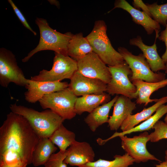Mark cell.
<instances>
[{"instance_id": "1", "label": "cell", "mask_w": 167, "mask_h": 167, "mask_svg": "<svg viewBox=\"0 0 167 167\" xmlns=\"http://www.w3.org/2000/svg\"><path fill=\"white\" fill-rule=\"evenodd\" d=\"M40 138L24 117L11 112L0 128V155L32 164L33 153Z\"/></svg>"}, {"instance_id": "2", "label": "cell", "mask_w": 167, "mask_h": 167, "mask_svg": "<svg viewBox=\"0 0 167 167\" xmlns=\"http://www.w3.org/2000/svg\"><path fill=\"white\" fill-rule=\"evenodd\" d=\"M10 108L12 112L24 117L40 138H49L64 121L50 109L39 112L16 103L11 105Z\"/></svg>"}, {"instance_id": "3", "label": "cell", "mask_w": 167, "mask_h": 167, "mask_svg": "<svg viewBox=\"0 0 167 167\" xmlns=\"http://www.w3.org/2000/svg\"><path fill=\"white\" fill-rule=\"evenodd\" d=\"M40 32V39L36 47L22 59L24 62H28L35 54L45 50H51L65 55L67 54V46L73 35L70 32L61 33L51 28L47 20L37 18L35 20Z\"/></svg>"}, {"instance_id": "4", "label": "cell", "mask_w": 167, "mask_h": 167, "mask_svg": "<svg viewBox=\"0 0 167 167\" xmlns=\"http://www.w3.org/2000/svg\"><path fill=\"white\" fill-rule=\"evenodd\" d=\"M107 26L104 21H95L91 32L86 37L92 49L108 66H114L125 62L120 53L112 46L107 35Z\"/></svg>"}, {"instance_id": "5", "label": "cell", "mask_w": 167, "mask_h": 167, "mask_svg": "<svg viewBox=\"0 0 167 167\" xmlns=\"http://www.w3.org/2000/svg\"><path fill=\"white\" fill-rule=\"evenodd\" d=\"M77 98L68 87L45 95L39 101L43 109H50L65 120H70L77 114L75 105Z\"/></svg>"}, {"instance_id": "6", "label": "cell", "mask_w": 167, "mask_h": 167, "mask_svg": "<svg viewBox=\"0 0 167 167\" xmlns=\"http://www.w3.org/2000/svg\"><path fill=\"white\" fill-rule=\"evenodd\" d=\"M108 67L111 77L107 84L106 92L108 94L112 96L120 94L131 99H137V89L128 77L132 73L127 63L125 61L119 65L108 66Z\"/></svg>"}, {"instance_id": "7", "label": "cell", "mask_w": 167, "mask_h": 167, "mask_svg": "<svg viewBox=\"0 0 167 167\" xmlns=\"http://www.w3.org/2000/svg\"><path fill=\"white\" fill-rule=\"evenodd\" d=\"M118 51L130 67L131 71L130 80L140 79L147 82L154 83L166 79L165 74L163 72H154L151 70L149 64L143 54H133L127 49L120 47Z\"/></svg>"}, {"instance_id": "8", "label": "cell", "mask_w": 167, "mask_h": 167, "mask_svg": "<svg viewBox=\"0 0 167 167\" xmlns=\"http://www.w3.org/2000/svg\"><path fill=\"white\" fill-rule=\"evenodd\" d=\"M78 70L77 62L68 55L55 53L52 68L43 69L38 75L31 77L30 79L38 81H61L71 79Z\"/></svg>"}, {"instance_id": "9", "label": "cell", "mask_w": 167, "mask_h": 167, "mask_svg": "<svg viewBox=\"0 0 167 167\" xmlns=\"http://www.w3.org/2000/svg\"><path fill=\"white\" fill-rule=\"evenodd\" d=\"M28 79L18 66L14 54L5 48L0 49V84L7 88L11 83L20 86H25Z\"/></svg>"}, {"instance_id": "10", "label": "cell", "mask_w": 167, "mask_h": 167, "mask_svg": "<svg viewBox=\"0 0 167 167\" xmlns=\"http://www.w3.org/2000/svg\"><path fill=\"white\" fill-rule=\"evenodd\" d=\"M121 140V147L128 155L133 158L135 162H145L149 160L161 162L160 160L148 151L147 143L150 140L149 134L146 131L132 138L125 135L119 136Z\"/></svg>"}, {"instance_id": "11", "label": "cell", "mask_w": 167, "mask_h": 167, "mask_svg": "<svg viewBox=\"0 0 167 167\" xmlns=\"http://www.w3.org/2000/svg\"><path fill=\"white\" fill-rule=\"evenodd\" d=\"M77 71L86 76L98 79L106 84L111 77L108 66L94 52L77 61Z\"/></svg>"}, {"instance_id": "12", "label": "cell", "mask_w": 167, "mask_h": 167, "mask_svg": "<svg viewBox=\"0 0 167 167\" xmlns=\"http://www.w3.org/2000/svg\"><path fill=\"white\" fill-rule=\"evenodd\" d=\"M107 87L101 80L86 76L77 71L70 79L69 86L77 96L101 94L106 91Z\"/></svg>"}, {"instance_id": "13", "label": "cell", "mask_w": 167, "mask_h": 167, "mask_svg": "<svg viewBox=\"0 0 167 167\" xmlns=\"http://www.w3.org/2000/svg\"><path fill=\"white\" fill-rule=\"evenodd\" d=\"M66 82L38 81L28 79L25 86L27 91L24 93L25 100L31 103H35L45 95L59 91L69 87Z\"/></svg>"}, {"instance_id": "14", "label": "cell", "mask_w": 167, "mask_h": 167, "mask_svg": "<svg viewBox=\"0 0 167 167\" xmlns=\"http://www.w3.org/2000/svg\"><path fill=\"white\" fill-rule=\"evenodd\" d=\"M116 8H120L129 13L133 21L135 23L142 26L148 34H151L155 31L156 38L158 37L161 29L160 25L146 14L134 8L125 0H116L114 7L108 13Z\"/></svg>"}, {"instance_id": "15", "label": "cell", "mask_w": 167, "mask_h": 167, "mask_svg": "<svg viewBox=\"0 0 167 167\" xmlns=\"http://www.w3.org/2000/svg\"><path fill=\"white\" fill-rule=\"evenodd\" d=\"M67 150V155L64 160L66 164L79 167L94 161L95 152L87 142L75 140Z\"/></svg>"}, {"instance_id": "16", "label": "cell", "mask_w": 167, "mask_h": 167, "mask_svg": "<svg viewBox=\"0 0 167 167\" xmlns=\"http://www.w3.org/2000/svg\"><path fill=\"white\" fill-rule=\"evenodd\" d=\"M136 103L126 96H119L113 105L112 115L109 119L108 126L111 131H117L128 116L136 108Z\"/></svg>"}, {"instance_id": "17", "label": "cell", "mask_w": 167, "mask_h": 167, "mask_svg": "<svg viewBox=\"0 0 167 167\" xmlns=\"http://www.w3.org/2000/svg\"><path fill=\"white\" fill-rule=\"evenodd\" d=\"M156 39L154 44L151 46L145 45L139 36L131 39L129 41L130 45L138 47L142 51L151 70L154 72L160 70L165 71L166 69L165 64L157 52Z\"/></svg>"}, {"instance_id": "18", "label": "cell", "mask_w": 167, "mask_h": 167, "mask_svg": "<svg viewBox=\"0 0 167 167\" xmlns=\"http://www.w3.org/2000/svg\"><path fill=\"white\" fill-rule=\"evenodd\" d=\"M131 81L137 89L138 96L136 101V103L139 105L144 104L146 106L150 103L156 102L158 101V99L150 98L153 92L167 86V78L154 83L147 82L138 79Z\"/></svg>"}, {"instance_id": "19", "label": "cell", "mask_w": 167, "mask_h": 167, "mask_svg": "<svg viewBox=\"0 0 167 167\" xmlns=\"http://www.w3.org/2000/svg\"><path fill=\"white\" fill-rule=\"evenodd\" d=\"M118 96L116 95L109 102L97 107L84 118L85 122L92 131H95L99 126L108 122L110 111Z\"/></svg>"}, {"instance_id": "20", "label": "cell", "mask_w": 167, "mask_h": 167, "mask_svg": "<svg viewBox=\"0 0 167 167\" xmlns=\"http://www.w3.org/2000/svg\"><path fill=\"white\" fill-rule=\"evenodd\" d=\"M111 96L105 92L99 95L90 94L77 97L75 109L76 114L81 115L84 112L91 113L99 106L110 101Z\"/></svg>"}, {"instance_id": "21", "label": "cell", "mask_w": 167, "mask_h": 167, "mask_svg": "<svg viewBox=\"0 0 167 167\" xmlns=\"http://www.w3.org/2000/svg\"><path fill=\"white\" fill-rule=\"evenodd\" d=\"M167 103V96L158 99L154 105L148 108H144L140 112L129 115L120 127L122 132L129 131L136 126L141 122L146 120L152 116L159 106Z\"/></svg>"}, {"instance_id": "22", "label": "cell", "mask_w": 167, "mask_h": 167, "mask_svg": "<svg viewBox=\"0 0 167 167\" xmlns=\"http://www.w3.org/2000/svg\"><path fill=\"white\" fill-rule=\"evenodd\" d=\"M93 52L86 37L82 33L73 35L67 46L68 55L76 61Z\"/></svg>"}, {"instance_id": "23", "label": "cell", "mask_w": 167, "mask_h": 167, "mask_svg": "<svg viewBox=\"0 0 167 167\" xmlns=\"http://www.w3.org/2000/svg\"><path fill=\"white\" fill-rule=\"evenodd\" d=\"M57 150L49 138H40L33 153L32 164L35 167L44 165Z\"/></svg>"}, {"instance_id": "24", "label": "cell", "mask_w": 167, "mask_h": 167, "mask_svg": "<svg viewBox=\"0 0 167 167\" xmlns=\"http://www.w3.org/2000/svg\"><path fill=\"white\" fill-rule=\"evenodd\" d=\"M155 112L154 114L138 126L125 132H116L109 138L104 140V142L105 143L109 140L117 136L125 135L132 132L145 131L152 129L156 122L164 115L167 113V103L165 105L163 104L159 106Z\"/></svg>"}, {"instance_id": "25", "label": "cell", "mask_w": 167, "mask_h": 167, "mask_svg": "<svg viewBox=\"0 0 167 167\" xmlns=\"http://www.w3.org/2000/svg\"><path fill=\"white\" fill-rule=\"evenodd\" d=\"M52 142L60 151H65L76 140L75 135L61 125L49 138Z\"/></svg>"}, {"instance_id": "26", "label": "cell", "mask_w": 167, "mask_h": 167, "mask_svg": "<svg viewBox=\"0 0 167 167\" xmlns=\"http://www.w3.org/2000/svg\"><path fill=\"white\" fill-rule=\"evenodd\" d=\"M112 161L99 159L78 167H129L135 162V160L126 153L122 155H116Z\"/></svg>"}, {"instance_id": "27", "label": "cell", "mask_w": 167, "mask_h": 167, "mask_svg": "<svg viewBox=\"0 0 167 167\" xmlns=\"http://www.w3.org/2000/svg\"><path fill=\"white\" fill-rule=\"evenodd\" d=\"M152 19L165 27L167 24V3L158 5L157 2L150 4L146 3Z\"/></svg>"}, {"instance_id": "28", "label": "cell", "mask_w": 167, "mask_h": 167, "mask_svg": "<svg viewBox=\"0 0 167 167\" xmlns=\"http://www.w3.org/2000/svg\"><path fill=\"white\" fill-rule=\"evenodd\" d=\"M154 131L149 134L150 141L156 142L163 139H167V124L159 120L153 126Z\"/></svg>"}, {"instance_id": "29", "label": "cell", "mask_w": 167, "mask_h": 167, "mask_svg": "<svg viewBox=\"0 0 167 167\" xmlns=\"http://www.w3.org/2000/svg\"><path fill=\"white\" fill-rule=\"evenodd\" d=\"M67 154V150H60L57 153L53 154L44 164L45 167H67V164L64 162Z\"/></svg>"}, {"instance_id": "30", "label": "cell", "mask_w": 167, "mask_h": 167, "mask_svg": "<svg viewBox=\"0 0 167 167\" xmlns=\"http://www.w3.org/2000/svg\"><path fill=\"white\" fill-rule=\"evenodd\" d=\"M8 1L11 5L15 14L23 25L26 28L32 32L35 36L36 35L37 33L36 32L34 31L30 27L24 15L12 1V0H8Z\"/></svg>"}, {"instance_id": "31", "label": "cell", "mask_w": 167, "mask_h": 167, "mask_svg": "<svg viewBox=\"0 0 167 167\" xmlns=\"http://www.w3.org/2000/svg\"><path fill=\"white\" fill-rule=\"evenodd\" d=\"M158 38L165 43L166 46L165 52L162 55L161 58L164 63L166 64L167 63V24L165 29L161 32Z\"/></svg>"}, {"instance_id": "32", "label": "cell", "mask_w": 167, "mask_h": 167, "mask_svg": "<svg viewBox=\"0 0 167 167\" xmlns=\"http://www.w3.org/2000/svg\"><path fill=\"white\" fill-rule=\"evenodd\" d=\"M132 5L134 8L139 10L140 9H141L143 12L152 18L151 14L147 5L142 0H134L132 2Z\"/></svg>"}, {"instance_id": "33", "label": "cell", "mask_w": 167, "mask_h": 167, "mask_svg": "<svg viewBox=\"0 0 167 167\" xmlns=\"http://www.w3.org/2000/svg\"><path fill=\"white\" fill-rule=\"evenodd\" d=\"M156 167H167V161L161 162L159 164L156 165Z\"/></svg>"}, {"instance_id": "34", "label": "cell", "mask_w": 167, "mask_h": 167, "mask_svg": "<svg viewBox=\"0 0 167 167\" xmlns=\"http://www.w3.org/2000/svg\"><path fill=\"white\" fill-rule=\"evenodd\" d=\"M165 159L166 161H167V149L165 151Z\"/></svg>"}, {"instance_id": "35", "label": "cell", "mask_w": 167, "mask_h": 167, "mask_svg": "<svg viewBox=\"0 0 167 167\" xmlns=\"http://www.w3.org/2000/svg\"><path fill=\"white\" fill-rule=\"evenodd\" d=\"M164 122L167 124V114H166L164 119Z\"/></svg>"}, {"instance_id": "36", "label": "cell", "mask_w": 167, "mask_h": 167, "mask_svg": "<svg viewBox=\"0 0 167 167\" xmlns=\"http://www.w3.org/2000/svg\"><path fill=\"white\" fill-rule=\"evenodd\" d=\"M166 69L165 71V74L167 73V63L165 64Z\"/></svg>"}]
</instances>
